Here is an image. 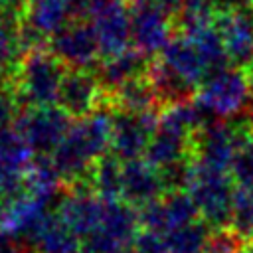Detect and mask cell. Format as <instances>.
Listing matches in <instances>:
<instances>
[{
	"label": "cell",
	"mask_w": 253,
	"mask_h": 253,
	"mask_svg": "<svg viewBox=\"0 0 253 253\" xmlns=\"http://www.w3.org/2000/svg\"><path fill=\"white\" fill-rule=\"evenodd\" d=\"M243 71H245V75H247V81H249V85H251V91H253V59L247 63V67H245Z\"/></svg>",
	"instance_id": "obj_34"
},
{
	"label": "cell",
	"mask_w": 253,
	"mask_h": 253,
	"mask_svg": "<svg viewBox=\"0 0 253 253\" xmlns=\"http://www.w3.org/2000/svg\"><path fill=\"white\" fill-rule=\"evenodd\" d=\"M233 178L229 172L213 170L190 160L184 180V192L194 202L200 217L217 229L229 225L231 217V204H233Z\"/></svg>",
	"instance_id": "obj_3"
},
{
	"label": "cell",
	"mask_w": 253,
	"mask_h": 253,
	"mask_svg": "<svg viewBox=\"0 0 253 253\" xmlns=\"http://www.w3.org/2000/svg\"><path fill=\"white\" fill-rule=\"evenodd\" d=\"M49 51L71 69H89L101 55L99 40L89 22L75 20L49 38Z\"/></svg>",
	"instance_id": "obj_10"
},
{
	"label": "cell",
	"mask_w": 253,
	"mask_h": 253,
	"mask_svg": "<svg viewBox=\"0 0 253 253\" xmlns=\"http://www.w3.org/2000/svg\"><path fill=\"white\" fill-rule=\"evenodd\" d=\"M239 125H229L221 121H210L204 125L192 140V162L229 172L233 152L237 146Z\"/></svg>",
	"instance_id": "obj_9"
},
{
	"label": "cell",
	"mask_w": 253,
	"mask_h": 253,
	"mask_svg": "<svg viewBox=\"0 0 253 253\" xmlns=\"http://www.w3.org/2000/svg\"><path fill=\"white\" fill-rule=\"evenodd\" d=\"M210 239V225L204 219H196L164 235L168 253H206Z\"/></svg>",
	"instance_id": "obj_25"
},
{
	"label": "cell",
	"mask_w": 253,
	"mask_h": 253,
	"mask_svg": "<svg viewBox=\"0 0 253 253\" xmlns=\"http://www.w3.org/2000/svg\"><path fill=\"white\" fill-rule=\"evenodd\" d=\"M158 115L156 113H126L113 111V128H111V154L119 160H138L144 156L148 142L156 130Z\"/></svg>",
	"instance_id": "obj_8"
},
{
	"label": "cell",
	"mask_w": 253,
	"mask_h": 253,
	"mask_svg": "<svg viewBox=\"0 0 253 253\" xmlns=\"http://www.w3.org/2000/svg\"><path fill=\"white\" fill-rule=\"evenodd\" d=\"M119 253H134V251H126V249H123V251H119Z\"/></svg>",
	"instance_id": "obj_36"
},
{
	"label": "cell",
	"mask_w": 253,
	"mask_h": 253,
	"mask_svg": "<svg viewBox=\"0 0 253 253\" xmlns=\"http://www.w3.org/2000/svg\"><path fill=\"white\" fill-rule=\"evenodd\" d=\"M217 4H223V10L225 8H247V6H253V0H215Z\"/></svg>",
	"instance_id": "obj_33"
},
{
	"label": "cell",
	"mask_w": 253,
	"mask_h": 253,
	"mask_svg": "<svg viewBox=\"0 0 253 253\" xmlns=\"http://www.w3.org/2000/svg\"><path fill=\"white\" fill-rule=\"evenodd\" d=\"M168 194L166 180L160 170H156L146 160H128L123 162V188L121 200L132 208H146Z\"/></svg>",
	"instance_id": "obj_16"
},
{
	"label": "cell",
	"mask_w": 253,
	"mask_h": 253,
	"mask_svg": "<svg viewBox=\"0 0 253 253\" xmlns=\"http://www.w3.org/2000/svg\"><path fill=\"white\" fill-rule=\"evenodd\" d=\"M59 186H61V178H59L55 166L51 164V160H47V158L34 160L24 176V192L32 194L34 198L42 200L43 204H49L57 196Z\"/></svg>",
	"instance_id": "obj_24"
},
{
	"label": "cell",
	"mask_w": 253,
	"mask_h": 253,
	"mask_svg": "<svg viewBox=\"0 0 253 253\" xmlns=\"http://www.w3.org/2000/svg\"><path fill=\"white\" fill-rule=\"evenodd\" d=\"M132 251L134 253H168L166 241L162 235L142 229L136 233L134 241H132Z\"/></svg>",
	"instance_id": "obj_29"
},
{
	"label": "cell",
	"mask_w": 253,
	"mask_h": 253,
	"mask_svg": "<svg viewBox=\"0 0 253 253\" xmlns=\"http://www.w3.org/2000/svg\"><path fill=\"white\" fill-rule=\"evenodd\" d=\"M0 253H38L28 241L0 231Z\"/></svg>",
	"instance_id": "obj_30"
},
{
	"label": "cell",
	"mask_w": 253,
	"mask_h": 253,
	"mask_svg": "<svg viewBox=\"0 0 253 253\" xmlns=\"http://www.w3.org/2000/svg\"><path fill=\"white\" fill-rule=\"evenodd\" d=\"M4 83H8V81H2V83H0V89H2V85H4Z\"/></svg>",
	"instance_id": "obj_37"
},
{
	"label": "cell",
	"mask_w": 253,
	"mask_h": 253,
	"mask_svg": "<svg viewBox=\"0 0 253 253\" xmlns=\"http://www.w3.org/2000/svg\"><path fill=\"white\" fill-rule=\"evenodd\" d=\"M111 128L113 113H109V107L71 123L67 134L49 158L61 182L69 188L89 186L93 166L111 148Z\"/></svg>",
	"instance_id": "obj_1"
},
{
	"label": "cell",
	"mask_w": 253,
	"mask_h": 253,
	"mask_svg": "<svg viewBox=\"0 0 253 253\" xmlns=\"http://www.w3.org/2000/svg\"><path fill=\"white\" fill-rule=\"evenodd\" d=\"M81 253H83V251H81Z\"/></svg>",
	"instance_id": "obj_38"
},
{
	"label": "cell",
	"mask_w": 253,
	"mask_h": 253,
	"mask_svg": "<svg viewBox=\"0 0 253 253\" xmlns=\"http://www.w3.org/2000/svg\"><path fill=\"white\" fill-rule=\"evenodd\" d=\"M34 162V150L12 128H0V202L24 190V176Z\"/></svg>",
	"instance_id": "obj_15"
},
{
	"label": "cell",
	"mask_w": 253,
	"mask_h": 253,
	"mask_svg": "<svg viewBox=\"0 0 253 253\" xmlns=\"http://www.w3.org/2000/svg\"><path fill=\"white\" fill-rule=\"evenodd\" d=\"M152 2L170 16H178L182 10V4H184V0H152Z\"/></svg>",
	"instance_id": "obj_32"
},
{
	"label": "cell",
	"mask_w": 253,
	"mask_h": 253,
	"mask_svg": "<svg viewBox=\"0 0 253 253\" xmlns=\"http://www.w3.org/2000/svg\"><path fill=\"white\" fill-rule=\"evenodd\" d=\"M30 0H0V14L8 18L20 20L24 16V10Z\"/></svg>",
	"instance_id": "obj_31"
},
{
	"label": "cell",
	"mask_w": 253,
	"mask_h": 253,
	"mask_svg": "<svg viewBox=\"0 0 253 253\" xmlns=\"http://www.w3.org/2000/svg\"><path fill=\"white\" fill-rule=\"evenodd\" d=\"M251 93L245 71L239 67H225L204 79L196 91V101L208 117L229 119L247 111Z\"/></svg>",
	"instance_id": "obj_4"
},
{
	"label": "cell",
	"mask_w": 253,
	"mask_h": 253,
	"mask_svg": "<svg viewBox=\"0 0 253 253\" xmlns=\"http://www.w3.org/2000/svg\"><path fill=\"white\" fill-rule=\"evenodd\" d=\"M138 213L123 200H105L97 227L83 239V253H119L138 233Z\"/></svg>",
	"instance_id": "obj_5"
},
{
	"label": "cell",
	"mask_w": 253,
	"mask_h": 253,
	"mask_svg": "<svg viewBox=\"0 0 253 253\" xmlns=\"http://www.w3.org/2000/svg\"><path fill=\"white\" fill-rule=\"evenodd\" d=\"M156 105H160V101H158L156 91L152 89L148 77L134 79L107 97V107L111 111L156 113Z\"/></svg>",
	"instance_id": "obj_22"
},
{
	"label": "cell",
	"mask_w": 253,
	"mask_h": 253,
	"mask_svg": "<svg viewBox=\"0 0 253 253\" xmlns=\"http://www.w3.org/2000/svg\"><path fill=\"white\" fill-rule=\"evenodd\" d=\"M71 126V117L61 107H28L16 117V130L38 154H53Z\"/></svg>",
	"instance_id": "obj_6"
},
{
	"label": "cell",
	"mask_w": 253,
	"mask_h": 253,
	"mask_svg": "<svg viewBox=\"0 0 253 253\" xmlns=\"http://www.w3.org/2000/svg\"><path fill=\"white\" fill-rule=\"evenodd\" d=\"M22 55L20 20L0 14V81H10Z\"/></svg>",
	"instance_id": "obj_26"
},
{
	"label": "cell",
	"mask_w": 253,
	"mask_h": 253,
	"mask_svg": "<svg viewBox=\"0 0 253 253\" xmlns=\"http://www.w3.org/2000/svg\"><path fill=\"white\" fill-rule=\"evenodd\" d=\"M142 229L166 235L182 225H188L196 219H202L194 202L184 190H170L162 200L146 206L138 213Z\"/></svg>",
	"instance_id": "obj_14"
},
{
	"label": "cell",
	"mask_w": 253,
	"mask_h": 253,
	"mask_svg": "<svg viewBox=\"0 0 253 253\" xmlns=\"http://www.w3.org/2000/svg\"><path fill=\"white\" fill-rule=\"evenodd\" d=\"M215 28L231 67L245 69L253 59V6L225 8L217 12Z\"/></svg>",
	"instance_id": "obj_11"
},
{
	"label": "cell",
	"mask_w": 253,
	"mask_h": 253,
	"mask_svg": "<svg viewBox=\"0 0 253 253\" xmlns=\"http://www.w3.org/2000/svg\"><path fill=\"white\" fill-rule=\"evenodd\" d=\"M148 65L150 63H146V57L134 47H128L111 57H103V63L97 69V79L105 91V99L126 83L146 77Z\"/></svg>",
	"instance_id": "obj_19"
},
{
	"label": "cell",
	"mask_w": 253,
	"mask_h": 253,
	"mask_svg": "<svg viewBox=\"0 0 253 253\" xmlns=\"http://www.w3.org/2000/svg\"><path fill=\"white\" fill-rule=\"evenodd\" d=\"M156 61L192 91L198 89L206 77H210V67L204 53L200 51L198 43L184 34H176Z\"/></svg>",
	"instance_id": "obj_12"
},
{
	"label": "cell",
	"mask_w": 253,
	"mask_h": 253,
	"mask_svg": "<svg viewBox=\"0 0 253 253\" xmlns=\"http://www.w3.org/2000/svg\"><path fill=\"white\" fill-rule=\"evenodd\" d=\"M42 200L28 192H18L0 202V231L18 239H28L40 221L47 215Z\"/></svg>",
	"instance_id": "obj_18"
},
{
	"label": "cell",
	"mask_w": 253,
	"mask_h": 253,
	"mask_svg": "<svg viewBox=\"0 0 253 253\" xmlns=\"http://www.w3.org/2000/svg\"><path fill=\"white\" fill-rule=\"evenodd\" d=\"M26 241L38 253H81L83 251L79 237L67 227V223L57 213H49V211Z\"/></svg>",
	"instance_id": "obj_21"
},
{
	"label": "cell",
	"mask_w": 253,
	"mask_h": 253,
	"mask_svg": "<svg viewBox=\"0 0 253 253\" xmlns=\"http://www.w3.org/2000/svg\"><path fill=\"white\" fill-rule=\"evenodd\" d=\"M75 20L81 18L71 0H30L24 16L20 18L22 24L30 26L47 40Z\"/></svg>",
	"instance_id": "obj_20"
},
{
	"label": "cell",
	"mask_w": 253,
	"mask_h": 253,
	"mask_svg": "<svg viewBox=\"0 0 253 253\" xmlns=\"http://www.w3.org/2000/svg\"><path fill=\"white\" fill-rule=\"evenodd\" d=\"M239 253H253V245H245V247H243Z\"/></svg>",
	"instance_id": "obj_35"
},
{
	"label": "cell",
	"mask_w": 253,
	"mask_h": 253,
	"mask_svg": "<svg viewBox=\"0 0 253 253\" xmlns=\"http://www.w3.org/2000/svg\"><path fill=\"white\" fill-rule=\"evenodd\" d=\"M57 107L75 119H83L107 107L105 91L97 79V73L91 69H69L59 91Z\"/></svg>",
	"instance_id": "obj_13"
},
{
	"label": "cell",
	"mask_w": 253,
	"mask_h": 253,
	"mask_svg": "<svg viewBox=\"0 0 253 253\" xmlns=\"http://www.w3.org/2000/svg\"><path fill=\"white\" fill-rule=\"evenodd\" d=\"M65 73V65L49 47H43L24 53L8 83L18 103L26 107H55Z\"/></svg>",
	"instance_id": "obj_2"
},
{
	"label": "cell",
	"mask_w": 253,
	"mask_h": 253,
	"mask_svg": "<svg viewBox=\"0 0 253 253\" xmlns=\"http://www.w3.org/2000/svg\"><path fill=\"white\" fill-rule=\"evenodd\" d=\"M229 176L237 186H253V123L239 125L237 146L229 166Z\"/></svg>",
	"instance_id": "obj_27"
},
{
	"label": "cell",
	"mask_w": 253,
	"mask_h": 253,
	"mask_svg": "<svg viewBox=\"0 0 253 253\" xmlns=\"http://www.w3.org/2000/svg\"><path fill=\"white\" fill-rule=\"evenodd\" d=\"M103 206L105 200L99 198L89 186H73L59 200L55 213L79 239H85L97 227L103 213Z\"/></svg>",
	"instance_id": "obj_17"
},
{
	"label": "cell",
	"mask_w": 253,
	"mask_h": 253,
	"mask_svg": "<svg viewBox=\"0 0 253 253\" xmlns=\"http://www.w3.org/2000/svg\"><path fill=\"white\" fill-rule=\"evenodd\" d=\"M130 6V43L146 59L160 55L172 40V16L152 0H128Z\"/></svg>",
	"instance_id": "obj_7"
},
{
	"label": "cell",
	"mask_w": 253,
	"mask_h": 253,
	"mask_svg": "<svg viewBox=\"0 0 253 253\" xmlns=\"http://www.w3.org/2000/svg\"><path fill=\"white\" fill-rule=\"evenodd\" d=\"M227 227L245 243L253 241V186H235Z\"/></svg>",
	"instance_id": "obj_28"
},
{
	"label": "cell",
	"mask_w": 253,
	"mask_h": 253,
	"mask_svg": "<svg viewBox=\"0 0 253 253\" xmlns=\"http://www.w3.org/2000/svg\"><path fill=\"white\" fill-rule=\"evenodd\" d=\"M89 188L103 200H121L123 160H119L115 154H105L91 170Z\"/></svg>",
	"instance_id": "obj_23"
}]
</instances>
